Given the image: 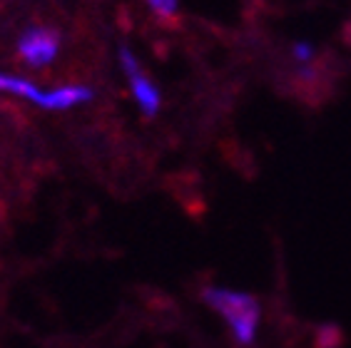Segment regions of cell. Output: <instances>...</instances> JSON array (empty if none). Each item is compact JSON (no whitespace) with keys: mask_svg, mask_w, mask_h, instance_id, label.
<instances>
[{"mask_svg":"<svg viewBox=\"0 0 351 348\" xmlns=\"http://www.w3.org/2000/svg\"><path fill=\"white\" fill-rule=\"evenodd\" d=\"M202 301L222 316L237 346H252L259 328V301L252 294L234 288L207 286L202 291Z\"/></svg>","mask_w":351,"mask_h":348,"instance_id":"obj_1","label":"cell"},{"mask_svg":"<svg viewBox=\"0 0 351 348\" xmlns=\"http://www.w3.org/2000/svg\"><path fill=\"white\" fill-rule=\"evenodd\" d=\"M60 50V33L55 27L35 25L27 27L18 40V55L27 67H45L55 60V55Z\"/></svg>","mask_w":351,"mask_h":348,"instance_id":"obj_2","label":"cell"},{"mask_svg":"<svg viewBox=\"0 0 351 348\" xmlns=\"http://www.w3.org/2000/svg\"><path fill=\"white\" fill-rule=\"evenodd\" d=\"M120 62L122 70L128 75V82L132 87V95H135L137 105H140L142 114L145 117H155L160 112V105H162V95H160V87L149 80L147 73L142 70L140 60H137L130 47H120Z\"/></svg>","mask_w":351,"mask_h":348,"instance_id":"obj_3","label":"cell"},{"mask_svg":"<svg viewBox=\"0 0 351 348\" xmlns=\"http://www.w3.org/2000/svg\"><path fill=\"white\" fill-rule=\"evenodd\" d=\"M0 92H10V95H18V97H25V100L40 105L43 110L50 108V92L40 90V87L33 85V82L23 80V77H13V75L0 73Z\"/></svg>","mask_w":351,"mask_h":348,"instance_id":"obj_4","label":"cell"},{"mask_svg":"<svg viewBox=\"0 0 351 348\" xmlns=\"http://www.w3.org/2000/svg\"><path fill=\"white\" fill-rule=\"evenodd\" d=\"M93 100V90L82 85H68V87H58V90H50V110H70L75 105H82V102Z\"/></svg>","mask_w":351,"mask_h":348,"instance_id":"obj_5","label":"cell"},{"mask_svg":"<svg viewBox=\"0 0 351 348\" xmlns=\"http://www.w3.org/2000/svg\"><path fill=\"white\" fill-rule=\"evenodd\" d=\"M147 5L152 8L160 18H175L177 8H180V0H147Z\"/></svg>","mask_w":351,"mask_h":348,"instance_id":"obj_6","label":"cell"},{"mask_svg":"<svg viewBox=\"0 0 351 348\" xmlns=\"http://www.w3.org/2000/svg\"><path fill=\"white\" fill-rule=\"evenodd\" d=\"M291 55H294L299 62H309L311 58H314V45H311V42H294V45H291Z\"/></svg>","mask_w":351,"mask_h":348,"instance_id":"obj_7","label":"cell"}]
</instances>
